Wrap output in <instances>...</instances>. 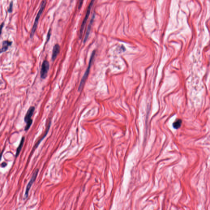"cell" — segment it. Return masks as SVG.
Wrapping results in <instances>:
<instances>
[{
	"label": "cell",
	"instance_id": "cell-1",
	"mask_svg": "<svg viewBox=\"0 0 210 210\" xmlns=\"http://www.w3.org/2000/svg\"><path fill=\"white\" fill-rule=\"evenodd\" d=\"M46 4H47V0H43L40 5V8L39 11L37 15L36 18H35V22L33 26L32 29L31 33H30V38H32L33 37L34 34L36 31L37 28L39 20L40 17L42 15V12L44 10V8H45Z\"/></svg>",
	"mask_w": 210,
	"mask_h": 210
},
{
	"label": "cell",
	"instance_id": "cell-2",
	"mask_svg": "<svg viewBox=\"0 0 210 210\" xmlns=\"http://www.w3.org/2000/svg\"><path fill=\"white\" fill-rule=\"evenodd\" d=\"M95 54V51H94L92 53L91 56L90 60H89V65H88V68H87L86 71L85 72L84 74L83 77H82V79L80 82L79 86L78 88V91L81 92V90H82V88L84 86L85 82H86V80L88 78V75H89V71H90V69L91 67L92 62H93V60L94 59V55Z\"/></svg>",
	"mask_w": 210,
	"mask_h": 210
},
{
	"label": "cell",
	"instance_id": "cell-3",
	"mask_svg": "<svg viewBox=\"0 0 210 210\" xmlns=\"http://www.w3.org/2000/svg\"><path fill=\"white\" fill-rule=\"evenodd\" d=\"M35 108L34 107H31L28 109V111L26 113L25 116L24 117L25 122L26 123L25 130L27 131L31 127L32 124L33 123V120L31 119L32 117L33 114L35 111Z\"/></svg>",
	"mask_w": 210,
	"mask_h": 210
},
{
	"label": "cell",
	"instance_id": "cell-4",
	"mask_svg": "<svg viewBox=\"0 0 210 210\" xmlns=\"http://www.w3.org/2000/svg\"><path fill=\"white\" fill-rule=\"evenodd\" d=\"M95 1V0H92L90 4H89V5L88 6L86 14V16H85L83 22H82V25H81V29H80L79 33L80 39H81V38L82 37L85 26H86V23L88 18L89 17V15H90V13L92 7H93Z\"/></svg>",
	"mask_w": 210,
	"mask_h": 210
},
{
	"label": "cell",
	"instance_id": "cell-5",
	"mask_svg": "<svg viewBox=\"0 0 210 210\" xmlns=\"http://www.w3.org/2000/svg\"><path fill=\"white\" fill-rule=\"evenodd\" d=\"M39 173V169H37L34 173L33 174L32 177L30 179V181L28 183V185L26 186V188L25 193L24 199H26L28 198V194H29V192L30 191V188L32 186L33 184L35 182V180H36L37 177L38 175V174Z\"/></svg>",
	"mask_w": 210,
	"mask_h": 210
},
{
	"label": "cell",
	"instance_id": "cell-6",
	"mask_svg": "<svg viewBox=\"0 0 210 210\" xmlns=\"http://www.w3.org/2000/svg\"><path fill=\"white\" fill-rule=\"evenodd\" d=\"M49 69V62L48 61H44L42 65L40 72L41 78L42 79H45L47 78V74Z\"/></svg>",
	"mask_w": 210,
	"mask_h": 210
},
{
	"label": "cell",
	"instance_id": "cell-7",
	"mask_svg": "<svg viewBox=\"0 0 210 210\" xmlns=\"http://www.w3.org/2000/svg\"><path fill=\"white\" fill-rule=\"evenodd\" d=\"M94 18H95V14H93L91 19L90 23H89V25L88 26V28H87L86 33V36H85L84 40V43L86 42L87 40H88V37L89 36V33H90V32L92 26L93 24V22H94Z\"/></svg>",
	"mask_w": 210,
	"mask_h": 210
},
{
	"label": "cell",
	"instance_id": "cell-8",
	"mask_svg": "<svg viewBox=\"0 0 210 210\" xmlns=\"http://www.w3.org/2000/svg\"><path fill=\"white\" fill-rule=\"evenodd\" d=\"M60 47L59 45L58 44H55L54 46L53 49L52 56V59L53 61H55L58 55L60 52Z\"/></svg>",
	"mask_w": 210,
	"mask_h": 210
},
{
	"label": "cell",
	"instance_id": "cell-9",
	"mask_svg": "<svg viewBox=\"0 0 210 210\" xmlns=\"http://www.w3.org/2000/svg\"><path fill=\"white\" fill-rule=\"evenodd\" d=\"M12 44V42H10L8 41H4L3 42V45H2V48L1 49V53L7 51L8 49V47H10Z\"/></svg>",
	"mask_w": 210,
	"mask_h": 210
},
{
	"label": "cell",
	"instance_id": "cell-10",
	"mask_svg": "<svg viewBox=\"0 0 210 210\" xmlns=\"http://www.w3.org/2000/svg\"><path fill=\"white\" fill-rule=\"evenodd\" d=\"M25 141V137H23L22 138V140H21L20 143L19 145V147H18L17 150H16V157H17L18 156L21 150H22V147L23 145V144H24Z\"/></svg>",
	"mask_w": 210,
	"mask_h": 210
},
{
	"label": "cell",
	"instance_id": "cell-11",
	"mask_svg": "<svg viewBox=\"0 0 210 210\" xmlns=\"http://www.w3.org/2000/svg\"><path fill=\"white\" fill-rule=\"evenodd\" d=\"M182 122V120L180 119H178V120H177L176 121L173 123V128L176 129H179L181 127Z\"/></svg>",
	"mask_w": 210,
	"mask_h": 210
},
{
	"label": "cell",
	"instance_id": "cell-12",
	"mask_svg": "<svg viewBox=\"0 0 210 210\" xmlns=\"http://www.w3.org/2000/svg\"><path fill=\"white\" fill-rule=\"evenodd\" d=\"M51 122H50L49 123V125L48 126V127H47V132H46L45 134H44V135L43 137L40 140H39V142H38L35 145V148H37V147H38V146H39V145L40 143L41 142V141H42V140H43L44 138H45V137L46 136H47V133H48V132H49V129H50V127H51Z\"/></svg>",
	"mask_w": 210,
	"mask_h": 210
},
{
	"label": "cell",
	"instance_id": "cell-13",
	"mask_svg": "<svg viewBox=\"0 0 210 210\" xmlns=\"http://www.w3.org/2000/svg\"><path fill=\"white\" fill-rule=\"evenodd\" d=\"M51 29H49V32H48V34H47V43L49 42V40H50L51 35Z\"/></svg>",
	"mask_w": 210,
	"mask_h": 210
},
{
	"label": "cell",
	"instance_id": "cell-14",
	"mask_svg": "<svg viewBox=\"0 0 210 210\" xmlns=\"http://www.w3.org/2000/svg\"><path fill=\"white\" fill-rule=\"evenodd\" d=\"M13 9V3L12 2H11V3H10L9 5V9H8V12L9 13H11L12 12Z\"/></svg>",
	"mask_w": 210,
	"mask_h": 210
},
{
	"label": "cell",
	"instance_id": "cell-15",
	"mask_svg": "<svg viewBox=\"0 0 210 210\" xmlns=\"http://www.w3.org/2000/svg\"><path fill=\"white\" fill-rule=\"evenodd\" d=\"M84 0H79L78 9H80L82 7Z\"/></svg>",
	"mask_w": 210,
	"mask_h": 210
},
{
	"label": "cell",
	"instance_id": "cell-16",
	"mask_svg": "<svg viewBox=\"0 0 210 210\" xmlns=\"http://www.w3.org/2000/svg\"><path fill=\"white\" fill-rule=\"evenodd\" d=\"M7 164L6 163L3 162V163H2V167H5L6 166H7Z\"/></svg>",
	"mask_w": 210,
	"mask_h": 210
}]
</instances>
